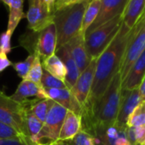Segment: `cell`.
<instances>
[{"instance_id": "cell-1", "label": "cell", "mask_w": 145, "mask_h": 145, "mask_svg": "<svg viewBox=\"0 0 145 145\" xmlns=\"http://www.w3.org/2000/svg\"><path fill=\"white\" fill-rule=\"evenodd\" d=\"M133 32L134 27L130 29L122 23L114 39L97 58L92 87L88 101L84 107L93 105L102 97L114 77L120 72L127 44Z\"/></svg>"}, {"instance_id": "cell-2", "label": "cell", "mask_w": 145, "mask_h": 145, "mask_svg": "<svg viewBox=\"0 0 145 145\" xmlns=\"http://www.w3.org/2000/svg\"><path fill=\"white\" fill-rule=\"evenodd\" d=\"M90 0L63 7L55 11L53 24L56 27V50L66 44L72 38L81 33L83 16Z\"/></svg>"}, {"instance_id": "cell-3", "label": "cell", "mask_w": 145, "mask_h": 145, "mask_svg": "<svg viewBox=\"0 0 145 145\" xmlns=\"http://www.w3.org/2000/svg\"><path fill=\"white\" fill-rule=\"evenodd\" d=\"M122 25L121 16L103 23L85 34V44L88 55L97 59L114 39Z\"/></svg>"}, {"instance_id": "cell-4", "label": "cell", "mask_w": 145, "mask_h": 145, "mask_svg": "<svg viewBox=\"0 0 145 145\" xmlns=\"http://www.w3.org/2000/svg\"><path fill=\"white\" fill-rule=\"evenodd\" d=\"M27 106L13 100L0 91V122H3L16 130L29 143L33 145L27 137L25 114Z\"/></svg>"}, {"instance_id": "cell-5", "label": "cell", "mask_w": 145, "mask_h": 145, "mask_svg": "<svg viewBox=\"0 0 145 145\" xmlns=\"http://www.w3.org/2000/svg\"><path fill=\"white\" fill-rule=\"evenodd\" d=\"M145 50V13L134 26V32L127 44L124 57L121 62L120 74L121 81L125 79L127 72L136 60Z\"/></svg>"}, {"instance_id": "cell-6", "label": "cell", "mask_w": 145, "mask_h": 145, "mask_svg": "<svg viewBox=\"0 0 145 145\" xmlns=\"http://www.w3.org/2000/svg\"><path fill=\"white\" fill-rule=\"evenodd\" d=\"M67 112L66 108L54 102L44 121L36 145H52L58 141Z\"/></svg>"}, {"instance_id": "cell-7", "label": "cell", "mask_w": 145, "mask_h": 145, "mask_svg": "<svg viewBox=\"0 0 145 145\" xmlns=\"http://www.w3.org/2000/svg\"><path fill=\"white\" fill-rule=\"evenodd\" d=\"M28 5L26 18L30 31L40 32L53 23L55 10L43 0H28Z\"/></svg>"}, {"instance_id": "cell-8", "label": "cell", "mask_w": 145, "mask_h": 145, "mask_svg": "<svg viewBox=\"0 0 145 145\" xmlns=\"http://www.w3.org/2000/svg\"><path fill=\"white\" fill-rule=\"evenodd\" d=\"M143 100L139 93L138 88L134 90H121L120 108L115 125L121 129L126 128V122L133 110Z\"/></svg>"}, {"instance_id": "cell-9", "label": "cell", "mask_w": 145, "mask_h": 145, "mask_svg": "<svg viewBox=\"0 0 145 145\" xmlns=\"http://www.w3.org/2000/svg\"><path fill=\"white\" fill-rule=\"evenodd\" d=\"M96 61L97 59H93L90 65L80 72L76 83L70 90L82 108L87 103L91 93L96 69Z\"/></svg>"}, {"instance_id": "cell-10", "label": "cell", "mask_w": 145, "mask_h": 145, "mask_svg": "<svg viewBox=\"0 0 145 145\" xmlns=\"http://www.w3.org/2000/svg\"><path fill=\"white\" fill-rule=\"evenodd\" d=\"M57 45L56 31L54 24L40 32H36V54L44 60L56 53Z\"/></svg>"}, {"instance_id": "cell-11", "label": "cell", "mask_w": 145, "mask_h": 145, "mask_svg": "<svg viewBox=\"0 0 145 145\" xmlns=\"http://www.w3.org/2000/svg\"><path fill=\"white\" fill-rule=\"evenodd\" d=\"M127 2L128 0H101L99 13L94 22L87 29L86 33L92 31L114 17L121 16Z\"/></svg>"}, {"instance_id": "cell-12", "label": "cell", "mask_w": 145, "mask_h": 145, "mask_svg": "<svg viewBox=\"0 0 145 145\" xmlns=\"http://www.w3.org/2000/svg\"><path fill=\"white\" fill-rule=\"evenodd\" d=\"M10 97L22 104H27L34 100L49 98L44 89L41 86L26 80H22L16 92Z\"/></svg>"}, {"instance_id": "cell-13", "label": "cell", "mask_w": 145, "mask_h": 145, "mask_svg": "<svg viewBox=\"0 0 145 145\" xmlns=\"http://www.w3.org/2000/svg\"><path fill=\"white\" fill-rule=\"evenodd\" d=\"M72 57L74 58L80 72H82L91 63L92 59L88 55L85 44V34L82 33H78L72 38L67 44Z\"/></svg>"}, {"instance_id": "cell-14", "label": "cell", "mask_w": 145, "mask_h": 145, "mask_svg": "<svg viewBox=\"0 0 145 145\" xmlns=\"http://www.w3.org/2000/svg\"><path fill=\"white\" fill-rule=\"evenodd\" d=\"M48 97L67 111H71L81 116L82 107L76 97L68 89H44Z\"/></svg>"}, {"instance_id": "cell-15", "label": "cell", "mask_w": 145, "mask_h": 145, "mask_svg": "<svg viewBox=\"0 0 145 145\" xmlns=\"http://www.w3.org/2000/svg\"><path fill=\"white\" fill-rule=\"evenodd\" d=\"M145 76V50L129 69L126 76L121 81V90L137 89Z\"/></svg>"}, {"instance_id": "cell-16", "label": "cell", "mask_w": 145, "mask_h": 145, "mask_svg": "<svg viewBox=\"0 0 145 145\" xmlns=\"http://www.w3.org/2000/svg\"><path fill=\"white\" fill-rule=\"evenodd\" d=\"M63 62L66 70H67V75L65 78V84L67 86V88L69 90H71L72 88V86H74V84L76 83L80 72L79 71V68L74 60V58L72 57V55L67 48V46L66 44H64L63 46L58 48L56 50L55 53Z\"/></svg>"}, {"instance_id": "cell-17", "label": "cell", "mask_w": 145, "mask_h": 145, "mask_svg": "<svg viewBox=\"0 0 145 145\" xmlns=\"http://www.w3.org/2000/svg\"><path fill=\"white\" fill-rule=\"evenodd\" d=\"M145 13V0H128L121 15L122 23L131 29Z\"/></svg>"}, {"instance_id": "cell-18", "label": "cell", "mask_w": 145, "mask_h": 145, "mask_svg": "<svg viewBox=\"0 0 145 145\" xmlns=\"http://www.w3.org/2000/svg\"><path fill=\"white\" fill-rule=\"evenodd\" d=\"M82 128L81 116L67 111L59 134L58 141H69L74 138Z\"/></svg>"}, {"instance_id": "cell-19", "label": "cell", "mask_w": 145, "mask_h": 145, "mask_svg": "<svg viewBox=\"0 0 145 145\" xmlns=\"http://www.w3.org/2000/svg\"><path fill=\"white\" fill-rule=\"evenodd\" d=\"M0 1L8 6L10 10L9 22L6 32L12 35L21 20L26 17V15L23 11L24 0H0Z\"/></svg>"}, {"instance_id": "cell-20", "label": "cell", "mask_w": 145, "mask_h": 145, "mask_svg": "<svg viewBox=\"0 0 145 145\" xmlns=\"http://www.w3.org/2000/svg\"><path fill=\"white\" fill-rule=\"evenodd\" d=\"M43 68L48 72L50 74L56 77V79L64 81L66 75H67V70L66 67L61 61V60L56 55H52L44 60H41Z\"/></svg>"}, {"instance_id": "cell-21", "label": "cell", "mask_w": 145, "mask_h": 145, "mask_svg": "<svg viewBox=\"0 0 145 145\" xmlns=\"http://www.w3.org/2000/svg\"><path fill=\"white\" fill-rule=\"evenodd\" d=\"M26 105V104H25ZM27 106V105H26ZM43 122L38 120L28 109L27 106V111L25 114V125H26V132L27 138L31 141L33 145H36V142L39 132L43 127Z\"/></svg>"}, {"instance_id": "cell-22", "label": "cell", "mask_w": 145, "mask_h": 145, "mask_svg": "<svg viewBox=\"0 0 145 145\" xmlns=\"http://www.w3.org/2000/svg\"><path fill=\"white\" fill-rule=\"evenodd\" d=\"M54 103V101L50 98L38 100L36 102H33L30 104H26L29 109V111L41 122L44 123L52 104Z\"/></svg>"}, {"instance_id": "cell-23", "label": "cell", "mask_w": 145, "mask_h": 145, "mask_svg": "<svg viewBox=\"0 0 145 145\" xmlns=\"http://www.w3.org/2000/svg\"><path fill=\"white\" fill-rule=\"evenodd\" d=\"M100 6H101V0H90L83 16V22L81 27V33L83 34L86 33L87 29L91 26V24L96 20L99 13Z\"/></svg>"}, {"instance_id": "cell-24", "label": "cell", "mask_w": 145, "mask_h": 145, "mask_svg": "<svg viewBox=\"0 0 145 145\" xmlns=\"http://www.w3.org/2000/svg\"><path fill=\"white\" fill-rule=\"evenodd\" d=\"M43 70L44 68L42 67L41 59L38 55H35L31 68L24 80L33 82L39 86H41V78L43 75Z\"/></svg>"}, {"instance_id": "cell-25", "label": "cell", "mask_w": 145, "mask_h": 145, "mask_svg": "<svg viewBox=\"0 0 145 145\" xmlns=\"http://www.w3.org/2000/svg\"><path fill=\"white\" fill-rule=\"evenodd\" d=\"M125 134L131 145H143L145 143V125L126 126Z\"/></svg>"}, {"instance_id": "cell-26", "label": "cell", "mask_w": 145, "mask_h": 145, "mask_svg": "<svg viewBox=\"0 0 145 145\" xmlns=\"http://www.w3.org/2000/svg\"><path fill=\"white\" fill-rule=\"evenodd\" d=\"M142 125H145V101L133 110L126 122V126L137 127Z\"/></svg>"}, {"instance_id": "cell-27", "label": "cell", "mask_w": 145, "mask_h": 145, "mask_svg": "<svg viewBox=\"0 0 145 145\" xmlns=\"http://www.w3.org/2000/svg\"><path fill=\"white\" fill-rule=\"evenodd\" d=\"M41 86L44 89H68L64 81L52 76L44 69L41 78Z\"/></svg>"}, {"instance_id": "cell-28", "label": "cell", "mask_w": 145, "mask_h": 145, "mask_svg": "<svg viewBox=\"0 0 145 145\" xmlns=\"http://www.w3.org/2000/svg\"><path fill=\"white\" fill-rule=\"evenodd\" d=\"M69 145H97V138L91 134L81 130L74 138L68 141Z\"/></svg>"}, {"instance_id": "cell-29", "label": "cell", "mask_w": 145, "mask_h": 145, "mask_svg": "<svg viewBox=\"0 0 145 145\" xmlns=\"http://www.w3.org/2000/svg\"><path fill=\"white\" fill-rule=\"evenodd\" d=\"M10 138H17L24 142L26 145H29L27 141L13 127L0 122V139H10Z\"/></svg>"}, {"instance_id": "cell-30", "label": "cell", "mask_w": 145, "mask_h": 145, "mask_svg": "<svg viewBox=\"0 0 145 145\" xmlns=\"http://www.w3.org/2000/svg\"><path fill=\"white\" fill-rule=\"evenodd\" d=\"M33 60H34V56L29 55L24 61L13 64V67L16 72H17L18 76L22 78V80H24L27 74H28V72L31 68V66L33 62Z\"/></svg>"}, {"instance_id": "cell-31", "label": "cell", "mask_w": 145, "mask_h": 145, "mask_svg": "<svg viewBox=\"0 0 145 145\" xmlns=\"http://www.w3.org/2000/svg\"><path fill=\"white\" fill-rule=\"evenodd\" d=\"M11 36L6 31L0 35V50L5 54H9L11 51Z\"/></svg>"}, {"instance_id": "cell-32", "label": "cell", "mask_w": 145, "mask_h": 145, "mask_svg": "<svg viewBox=\"0 0 145 145\" xmlns=\"http://www.w3.org/2000/svg\"><path fill=\"white\" fill-rule=\"evenodd\" d=\"M12 65V62L7 57V54L0 50V72L5 71L7 67Z\"/></svg>"}, {"instance_id": "cell-33", "label": "cell", "mask_w": 145, "mask_h": 145, "mask_svg": "<svg viewBox=\"0 0 145 145\" xmlns=\"http://www.w3.org/2000/svg\"><path fill=\"white\" fill-rule=\"evenodd\" d=\"M82 1H84V0H57L55 5V10H60L63 7H67L72 5L80 3Z\"/></svg>"}, {"instance_id": "cell-34", "label": "cell", "mask_w": 145, "mask_h": 145, "mask_svg": "<svg viewBox=\"0 0 145 145\" xmlns=\"http://www.w3.org/2000/svg\"><path fill=\"white\" fill-rule=\"evenodd\" d=\"M0 145H26L24 142L17 138L0 139Z\"/></svg>"}, {"instance_id": "cell-35", "label": "cell", "mask_w": 145, "mask_h": 145, "mask_svg": "<svg viewBox=\"0 0 145 145\" xmlns=\"http://www.w3.org/2000/svg\"><path fill=\"white\" fill-rule=\"evenodd\" d=\"M114 145H131L129 142V140L127 139L126 134H125V131L124 132H122L120 134V136L116 139V141L114 142Z\"/></svg>"}, {"instance_id": "cell-36", "label": "cell", "mask_w": 145, "mask_h": 145, "mask_svg": "<svg viewBox=\"0 0 145 145\" xmlns=\"http://www.w3.org/2000/svg\"><path fill=\"white\" fill-rule=\"evenodd\" d=\"M138 91H139V93H140L142 100L145 101V76L142 79V82L138 87Z\"/></svg>"}, {"instance_id": "cell-37", "label": "cell", "mask_w": 145, "mask_h": 145, "mask_svg": "<svg viewBox=\"0 0 145 145\" xmlns=\"http://www.w3.org/2000/svg\"><path fill=\"white\" fill-rule=\"evenodd\" d=\"M43 1L45 2L50 7H51L52 9L55 10V5H56V3L57 0H43ZM55 11H56V10H55Z\"/></svg>"}, {"instance_id": "cell-38", "label": "cell", "mask_w": 145, "mask_h": 145, "mask_svg": "<svg viewBox=\"0 0 145 145\" xmlns=\"http://www.w3.org/2000/svg\"><path fill=\"white\" fill-rule=\"evenodd\" d=\"M52 145H69L68 141H57Z\"/></svg>"}, {"instance_id": "cell-39", "label": "cell", "mask_w": 145, "mask_h": 145, "mask_svg": "<svg viewBox=\"0 0 145 145\" xmlns=\"http://www.w3.org/2000/svg\"><path fill=\"white\" fill-rule=\"evenodd\" d=\"M97 145H103V143H102L101 142H99V141H98V140L97 139Z\"/></svg>"}, {"instance_id": "cell-40", "label": "cell", "mask_w": 145, "mask_h": 145, "mask_svg": "<svg viewBox=\"0 0 145 145\" xmlns=\"http://www.w3.org/2000/svg\"><path fill=\"white\" fill-rule=\"evenodd\" d=\"M143 145H145V143H144V144H143Z\"/></svg>"}]
</instances>
